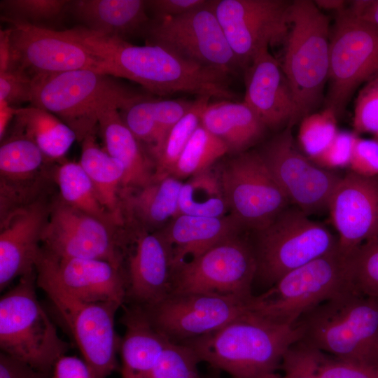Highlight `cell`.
Here are the masks:
<instances>
[{"label": "cell", "mask_w": 378, "mask_h": 378, "mask_svg": "<svg viewBox=\"0 0 378 378\" xmlns=\"http://www.w3.org/2000/svg\"><path fill=\"white\" fill-rule=\"evenodd\" d=\"M65 31L99 61L105 74L134 81L160 96L188 93L232 100L229 76L186 60L157 45L136 46L78 26Z\"/></svg>", "instance_id": "obj_1"}, {"label": "cell", "mask_w": 378, "mask_h": 378, "mask_svg": "<svg viewBox=\"0 0 378 378\" xmlns=\"http://www.w3.org/2000/svg\"><path fill=\"white\" fill-rule=\"evenodd\" d=\"M302 338L297 323L282 324L248 312L220 329L185 342L216 370L232 378H258L281 366L287 351Z\"/></svg>", "instance_id": "obj_2"}, {"label": "cell", "mask_w": 378, "mask_h": 378, "mask_svg": "<svg viewBox=\"0 0 378 378\" xmlns=\"http://www.w3.org/2000/svg\"><path fill=\"white\" fill-rule=\"evenodd\" d=\"M118 78L91 69H78L33 78L31 105L56 115L81 142L94 134L100 114L120 111L149 95Z\"/></svg>", "instance_id": "obj_3"}, {"label": "cell", "mask_w": 378, "mask_h": 378, "mask_svg": "<svg viewBox=\"0 0 378 378\" xmlns=\"http://www.w3.org/2000/svg\"><path fill=\"white\" fill-rule=\"evenodd\" d=\"M298 323L302 341L335 358L378 365V298L349 289L320 304Z\"/></svg>", "instance_id": "obj_4"}, {"label": "cell", "mask_w": 378, "mask_h": 378, "mask_svg": "<svg viewBox=\"0 0 378 378\" xmlns=\"http://www.w3.org/2000/svg\"><path fill=\"white\" fill-rule=\"evenodd\" d=\"M281 64L294 97L293 127L321 103L329 74L328 18L314 1L295 0Z\"/></svg>", "instance_id": "obj_5"}, {"label": "cell", "mask_w": 378, "mask_h": 378, "mask_svg": "<svg viewBox=\"0 0 378 378\" xmlns=\"http://www.w3.org/2000/svg\"><path fill=\"white\" fill-rule=\"evenodd\" d=\"M36 270L22 276L0 299L1 351L52 374L69 349L38 300Z\"/></svg>", "instance_id": "obj_6"}, {"label": "cell", "mask_w": 378, "mask_h": 378, "mask_svg": "<svg viewBox=\"0 0 378 378\" xmlns=\"http://www.w3.org/2000/svg\"><path fill=\"white\" fill-rule=\"evenodd\" d=\"M349 289H352L350 255L337 246L286 274L261 294L254 295L249 312L293 325L320 304Z\"/></svg>", "instance_id": "obj_7"}, {"label": "cell", "mask_w": 378, "mask_h": 378, "mask_svg": "<svg viewBox=\"0 0 378 378\" xmlns=\"http://www.w3.org/2000/svg\"><path fill=\"white\" fill-rule=\"evenodd\" d=\"M255 232L251 244L257 262L255 280L268 288L286 274L337 247L336 235L295 206H289Z\"/></svg>", "instance_id": "obj_8"}, {"label": "cell", "mask_w": 378, "mask_h": 378, "mask_svg": "<svg viewBox=\"0 0 378 378\" xmlns=\"http://www.w3.org/2000/svg\"><path fill=\"white\" fill-rule=\"evenodd\" d=\"M37 286L50 300L70 332L83 359L97 378H107L118 369L120 340L115 316L121 306L111 302H86L66 292L43 267L36 265Z\"/></svg>", "instance_id": "obj_9"}, {"label": "cell", "mask_w": 378, "mask_h": 378, "mask_svg": "<svg viewBox=\"0 0 378 378\" xmlns=\"http://www.w3.org/2000/svg\"><path fill=\"white\" fill-rule=\"evenodd\" d=\"M331 31L325 104L338 118L358 88L378 78V26L346 7L336 13Z\"/></svg>", "instance_id": "obj_10"}, {"label": "cell", "mask_w": 378, "mask_h": 378, "mask_svg": "<svg viewBox=\"0 0 378 378\" xmlns=\"http://www.w3.org/2000/svg\"><path fill=\"white\" fill-rule=\"evenodd\" d=\"M181 57L226 75L240 68L211 7V1L183 15L151 19L143 36Z\"/></svg>", "instance_id": "obj_11"}, {"label": "cell", "mask_w": 378, "mask_h": 378, "mask_svg": "<svg viewBox=\"0 0 378 378\" xmlns=\"http://www.w3.org/2000/svg\"><path fill=\"white\" fill-rule=\"evenodd\" d=\"M256 272L252 244L239 233L178 267L171 295L213 293L251 298Z\"/></svg>", "instance_id": "obj_12"}, {"label": "cell", "mask_w": 378, "mask_h": 378, "mask_svg": "<svg viewBox=\"0 0 378 378\" xmlns=\"http://www.w3.org/2000/svg\"><path fill=\"white\" fill-rule=\"evenodd\" d=\"M219 174L230 215L243 229L262 230L290 206L258 151L236 155Z\"/></svg>", "instance_id": "obj_13"}, {"label": "cell", "mask_w": 378, "mask_h": 378, "mask_svg": "<svg viewBox=\"0 0 378 378\" xmlns=\"http://www.w3.org/2000/svg\"><path fill=\"white\" fill-rule=\"evenodd\" d=\"M115 227L59 197L51 203L42 249L57 258L99 259L124 269L127 242Z\"/></svg>", "instance_id": "obj_14"}, {"label": "cell", "mask_w": 378, "mask_h": 378, "mask_svg": "<svg viewBox=\"0 0 378 378\" xmlns=\"http://www.w3.org/2000/svg\"><path fill=\"white\" fill-rule=\"evenodd\" d=\"M258 152L292 204L309 216L328 211L343 176L317 166L302 153L291 127H285Z\"/></svg>", "instance_id": "obj_15"}, {"label": "cell", "mask_w": 378, "mask_h": 378, "mask_svg": "<svg viewBox=\"0 0 378 378\" xmlns=\"http://www.w3.org/2000/svg\"><path fill=\"white\" fill-rule=\"evenodd\" d=\"M292 1L216 0L211 7L241 69L270 45L286 38Z\"/></svg>", "instance_id": "obj_16"}, {"label": "cell", "mask_w": 378, "mask_h": 378, "mask_svg": "<svg viewBox=\"0 0 378 378\" xmlns=\"http://www.w3.org/2000/svg\"><path fill=\"white\" fill-rule=\"evenodd\" d=\"M252 298L213 293L174 294L156 304L144 307L160 332L172 342L183 343L215 332L249 312Z\"/></svg>", "instance_id": "obj_17"}, {"label": "cell", "mask_w": 378, "mask_h": 378, "mask_svg": "<svg viewBox=\"0 0 378 378\" xmlns=\"http://www.w3.org/2000/svg\"><path fill=\"white\" fill-rule=\"evenodd\" d=\"M14 61L33 78L78 69L104 73L99 61L64 30L10 23Z\"/></svg>", "instance_id": "obj_18"}, {"label": "cell", "mask_w": 378, "mask_h": 378, "mask_svg": "<svg viewBox=\"0 0 378 378\" xmlns=\"http://www.w3.org/2000/svg\"><path fill=\"white\" fill-rule=\"evenodd\" d=\"M328 212L342 253L350 255L363 244L377 238L378 175L347 172L332 193Z\"/></svg>", "instance_id": "obj_19"}, {"label": "cell", "mask_w": 378, "mask_h": 378, "mask_svg": "<svg viewBox=\"0 0 378 378\" xmlns=\"http://www.w3.org/2000/svg\"><path fill=\"white\" fill-rule=\"evenodd\" d=\"M127 253L126 303L156 304L171 295L175 270L171 247L160 232L140 230Z\"/></svg>", "instance_id": "obj_20"}, {"label": "cell", "mask_w": 378, "mask_h": 378, "mask_svg": "<svg viewBox=\"0 0 378 378\" xmlns=\"http://www.w3.org/2000/svg\"><path fill=\"white\" fill-rule=\"evenodd\" d=\"M51 203L42 197L1 218L0 221V290L35 270Z\"/></svg>", "instance_id": "obj_21"}, {"label": "cell", "mask_w": 378, "mask_h": 378, "mask_svg": "<svg viewBox=\"0 0 378 378\" xmlns=\"http://www.w3.org/2000/svg\"><path fill=\"white\" fill-rule=\"evenodd\" d=\"M36 265L46 269L69 294L86 302H126L124 269L99 259L57 258L41 251Z\"/></svg>", "instance_id": "obj_22"}, {"label": "cell", "mask_w": 378, "mask_h": 378, "mask_svg": "<svg viewBox=\"0 0 378 378\" xmlns=\"http://www.w3.org/2000/svg\"><path fill=\"white\" fill-rule=\"evenodd\" d=\"M48 159L31 140L10 132L1 141V212L22 207L39 196Z\"/></svg>", "instance_id": "obj_23"}, {"label": "cell", "mask_w": 378, "mask_h": 378, "mask_svg": "<svg viewBox=\"0 0 378 378\" xmlns=\"http://www.w3.org/2000/svg\"><path fill=\"white\" fill-rule=\"evenodd\" d=\"M244 102L267 128L286 127L294 111V97L281 64L262 50L245 69Z\"/></svg>", "instance_id": "obj_24"}, {"label": "cell", "mask_w": 378, "mask_h": 378, "mask_svg": "<svg viewBox=\"0 0 378 378\" xmlns=\"http://www.w3.org/2000/svg\"><path fill=\"white\" fill-rule=\"evenodd\" d=\"M146 1L143 0H73L68 14L87 30L127 41L144 36L150 21Z\"/></svg>", "instance_id": "obj_25"}, {"label": "cell", "mask_w": 378, "mask_h": 378, "mask_svg": "<svg viewBox=\"0 0 378 378\" xmlns=\"http://www.w3.org/2000/svg\"><path fill=\"white\" fill-rule=\"evenodd\" d=\"M120 322L121 378H150L161 354L170 341L153 325L142 306L124 304Z\"/></svg>", "instance_id": "obj_26"}, {"label": "cell", "mask_w": 378, "mask_h": 378, "mask_svg": "<svg viewBox=\"0 0 378 378\" xmlns=\"http://www.w3.org/2000/svg\"><path fill=\"white\" fill-rule=\"evenodd\" d=\"M244 230L231 216L179 214L160 231L172 248L175 272L223 240Z\"/></svg>", "instance_id": "obj_27"}, {"label": "cell", "mask_w": 378, "mask_h": 378, "mask_svg": "<svg viewBox=\"0 0 378 378\" xmlns=\"http://www.w3.org/2000/svg\"><path fill=\"white\" fill-rule=\"evenodd\" d=\"M98 127L104 149L125 169L122 192L151 183L155 178L154 163L125 124L120 110L113 108L103 111L99 118Z\"/></svg>", "instance_id": "obj_28"}, {"label": "cell", "mask_w": 378, "mask_h": 378, "mask_svg": "<svg viewBox=\"0 0 378 378\" xmlns=\"http://www.w3.org/2000/svg\"><path fill=\"white\" fill-rule=\"evenodd\" d=\"M200 124L226 146L228 153L246 151L262 137L266 126L244 102L218 100L202 113Z\"/></svg>", "instance_id": "obj_29"}, {"label": "cell", "mask_w": 378, "mask_h": 378, "mask_svg": "<svg viewBox=\"0 0 378 378\" xmlns=\"http://www.w3.org/2000/svg\"><path fill=\"white\" fill-rule=\"evenodd\" d=\"M78 162L89 176L105 208L120 225L123 223L122 195L125 169L97 143L94 134L81 142Z\"/></svg>", "instance_id": "obj_30"}, {"label": "cell", "mask_w": 378, "mask_h": 378, "mask_svg": "<svg viewBox=\"0 0 378 378\" xmlns=\"http://www.w3.org/2000/svg\"><path fill=\"white\" fill-rule=\"evenodd\" d=\"M182 184L180 179L171 175L155 178L141 188L123 192V209L146 227L160 226L179 215Z\"/></svg>", "instance_id": "obj_31"}, {"label": "cell", "mask_w": 378, "mask_h": 378, "mask_svg": "<svg viewBox=\"0 0 378 378\" xmlns=\"http://www.w3.org/2000/svg\"><path fill=\"white\" fill-rule=\"evenodd\" d=\"M10 132L24 135L51 160L64 157L77 137L72 129L50 112L33 105L18 108Z\"/></svg>", "instance_id": "obj_32"}, {"label": "cell", "mask_w": 378, "mask_h": 378, "mask_svg": "<svg viewBox=\"0 0 378 378\" xmlns=\"http://www.w3.org/2000/svg\"><path fill=\"white\" fill-rule=\"evenodd\" d=\"M59 197L69 206L108 224L120 225L102 203L93 183L79 162H62L55 172Z\"/></svg>", "instance_id": "obj_33"}, {"label": "cell", "mask_w": 378, "mask_h": 378, "mask_svg": "<svg viewBox=\"0 0 378 378\" xmlns=\"http://www.w3.org/2000/svg\"><path fill=\"white\" fill-rule=\"evenodd\" d=\"M179 214L222 217L229 211L220 174L211 169L194 175L181 188Z\"/></svg>", "instance_id": "obj_34"}, {"label": "cell", "mask_w": 378, "mask_h": 378, "mask_svg": "<svg viewBox=\"0 0 378 378\" xmlns=\"http://www.w3.org/2000/svg\"><path fill=\"white\" fill-rule=\"evenodd\" d=\"M69 2V0H1V19L8 24L57 30L68 15Z\"/></svg>", "instance_id": "obj_35"}, {"label": "cell", "mask_w": 378, "mask_h": 378, "mask_svg": "<svg viewBox=\"0 0 378 378\" xmlns=\"http://www.w3.org/2000/svg\"><path fill=\"white\" fill-rule=\"evenodd\" d=\"M228 153L226 146L201 124L195 130L170 175L178 179L191 177L211 169Z\"/></svg>", "instance_id": "obj_36"}, {"label": "cell", "mask_w": 378, "mask_h": 378, "mask_svg": "<svg viewBox=\"0 0 378 378\" xmlns=\"http://www.w3.org/2000/svg\"><path fill=\"white\" fill-rule=\"evenodd\" d=\"M210 98L197 97L191 108L172 128L153 156L155 178L169 176L192 134L200 125L201 115Z\"/></svg>", "instance_id": "obj_37"}, {"label": "cell", "mask_w": 378, "mask_h": 378, "mask_svg": "<svg viewBox=\"0 0 378 378\" xmlns=\"http://www.w3.org/2000/svg\"><path fill=\"white\" fill-rule=\"evenodd\" d=\"M338 132L337 117L332 110L325 108L312 113L300 121L299 147L307 158H314L331 143Z\"/></svg>", "instance_id": "obj_38"}, {"label": "cell", "mask_w": 378, "mask_h": 378, "mask_svg": "<svg viewBox=\"0 0 378 378\" xmlns=\"http://www.w3.org/2000/svg\"><path fill=\"white\" fill-rule=\"evenodd\" d=\"M351 288L368 297L378 298V237L350 254Z\"/></svg>", "instance_id": "obj_39"}, {"label": "cell", "mask_w": 378, "mask_h": 378, "mask_svg": "<svg viewBox=\"0 0 378 378\" xmlns=\"http://www.w3.org/2000/svg\"><path fill=\"white\" fill-rule=\"evenodd\" d=\"M200 363L190 347L169 341L153 368L150 378H207L200 374Z\"/></svg>", "instance_id": "obj_40"}, {"label": "cell", "mask_w": 378, "mask_h": 378, "mask_svg": "<svg viewBox=\"0 0 378 378\" xmlns=\"http://www.w3.org/2000/svg\"><path fill=\"white\" fill-rule=\"evenodd\" d=\"M324 354L302 340L293 344L286 353L281 367L282 375L270 372L258 378H318L317 369Z\"/></svg>", "instance_id": "obj_41"}, {"label": "cell", "mask_w": 378, "mask_h": 378, "mask_svg": "<svg viewBox=\"0 0 378 378\" xmlns=\"http://www.w3.org/2000/svg\"><path fill=\"white\" fill-rule=\"evenodd\" d=\"M153 97L139 99L120 111V115L129 130L150 151L157 140V126L152 108Z\"/></svg>", "instance_id": "obj_42"}, {"label": "cell", "mask_w": 378, "mask_h": 378, "mask_svg": "<svg viewBox=\"0 0 378 378\" xmlns=\"http://www.w3.org/2000/svg\"><path fill=\"white\" fill-rule=\"evenodd\" d=\"M354 133L378 136V78L364 85L355 102Z\"/></svg>", "instance_id": "obj_43"}, {"label": "cell", "mask_w": 378, "mask_h": 378, "mask_svg": "<svg viewBox=\"0 0 378 378\" xmlns=\"http://www.w3.org/2000/svg\"><path fill=\"white\" fill-rule=\"evenodd\" d=\"M193 103L194 101L186 99H153L157 140L155 147L150 151L152 156L158 152L169 132L191 108Z\"/></svg>", "instance_id": "obj_44"}, {"label": "cell", "mask_w": 378, "mask_h": 378, "mask_svg": "<svg viewBox=\"0 0 378 378\" xmlns=\"http://www.w3.org/2000/svg\"><path fill=\"white\" fill-rule=\"evenodd\" d=\"M357 135L354 132L339 131L331 143L321 153L308 158L317 166L328 170L349 167Z\"/></svg>", "instance_id": "obj_45"}, {"label": "cell", "mask_w": 378, "mask_h": 378, "mask_svg": "<svg viewBox=\"0 0 378 378\" xmlns=\"http://www.w3.org/2000/svg\"><path fill=\"white\" fill-rule=\"evenodd\" d=\"M33 78L25 71L15 69L0 73V102L18 108L17 106L31 103Z\"/></svg>", "instance_id": "obj_46"}, {"label": "cell", "mask_w": 378, "mask_h": 378, "mask_svg": "<svg viewBox=\"0 0 378 378\" xmlns=\"http://www.w3.org/2000/svg\"><path fill=\"white\" fill-rule=\"evenodd\" d=\"M316 374L318 378H378V365L329 359L324 356Z\"/></svg>", "instance_id": "obj_47"}, {"label": "cell", "mask_w": 378, "mask_h": 378, "mask_svg": "<svg viewBox=\"0 0 378 378\" xmlns=\"http://www.w3.org/2000/svg\"><path fill=\"white\" fill-rule=\"evenodd\" d=\"M350 170L359 175H378V142L356 136L349 164Z\"/></svg>", "instance_id": "obj_48"}, {"label": "cell", "mask_w": 378, "mask_h": 378, "mask_svg": "<svg viewBox=\"0 0 378 378\" xmlns=\"http://www.w3.org/2000/svg\"><path fill=\"white\" fill-rule=\"evenodd\" d=\"M208 0H149L148 10L157 19L176 17L206 5Z\"/></svg>", "instance_id": "obj_49"}, {"label": "cell", "mask_w": 378, "mask_h": 378, "mask_svg": "<svg viewBox=\"0 0 378 378\" xmlns=\"http://www.w3.org/2000/svg\"><path fill=\"white\" fill-rule=\"evenodd\" d=\"M52 378H97L84 360L75 356L64 355L55 363Z\"/></svg>", "instance_id": "obj_50"}, {"label": "cell", "mask_w": 378, "mask_h": 378, "mask_svg": "<svg viewBox=\"0 0 378 378\" xmlns=\"http://www.w3.org/2000/svg\"><path fill=\"white\" fill-rule=\"evenodd\" d=\"M0 378H52L27 363L1 351Z\"/></svg>", "instance_id": "obj_51"}, {"label": "cell", "mask_w": 378, "mask_h": 378, "mask_svg": "<svg viewBox=\"0 0 378 378\" xmlns=\"http://www.w3.org/2000/svg\"><path fill=\"white\" fill-rule=\"evenodd\" d=\"M348 10L356 17L378 26V0L350 1Z\"/></svg>", "instance_id": "obj_52"}, {"label": "cell", "mask_w": 378, "mask_h": 378, "mask_svg": "<svg viewBox=\"0 0 378 378\" xmlns=\"http://www.w3.org/2000/svg\"><path fill=\"white\" fill-rule=\"evenodd\" d=\"M9 29L0 31V73L15 69Z\"/></svg>", "instance_id": "obj_53"}, {"label": "cell", "mask_w": 378, "mask_h": 378, "mask_svg": "<svg viewBox=\"0 0 378 378\" xmlns=\"http://www.w3.org/2000/svg\"><path fill=\"white\" fill-rule=\"evenodd\" d=\"M4 102H0V139L5 136L8 126L12 122L16 109Z\"/></svg>", "instance_id": "obj_54"}, {"label": "cell", "mask_w": 378, "mask_h": 378, "mask_svg": "<svg viewBox=\"0 0 378 378\" xmlns=\"http://www.w3.org/2000/svg\"><path fill=\"white\" fill-rule=\"evenodd\" d=\"M314 1L318 8L332 10L336 13L346 7V1L343 0H316Z\"/></svg>", "instance_id": "obj_55"}, {"label": "cell", "mask_w": 378, "mask_h": 378, "mask_svg": "<svg viewBox=\"0 0 378 378\" xmlns=\"http://www.w3.org/2000/svg\"><path fill=\"white\" fill-rule=\"evenodd\" d=\"M207 378H219V377H218L216 374H214V375H211V376L209 375L207 377Z\"/></svg>", "instance_id": "obj_56"}, {"label": "cell", "mask_w": 378, "mask_h": 378, "mask_svg": "<svg viewBox=\"0 0 378 378\" xmlns=\"http://www.w3.org/2000/svg\"><path fill=\"white\" fill-rule=\"evenodd\" d=\"M376 139V140H377V141L378 142V136H376V139Z\"/></svg>", "instance_id": "obj_57"}]
</instances>
